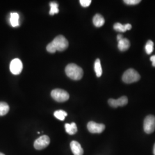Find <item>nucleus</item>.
Returning a JSON list of instances; mask_svg holds the SVG:
<instances>
[{"label":"nucleus","instance_id":"f257e3e1","mask_svg":"<svg viewBox=\"0 0 155 155\" xmlns=\"http://www.w3.org/2000/svg\"><path fill=\"white\" fill-rule=\"evenodd\" d=\"M68 47V42L66 38L63 35H59L47 45L46 49L48 52L54 54L56 51H63L66 50Z\"/></svg>","mask_w":155,"mask_h":155},{"label":"nucleus","instance_id":"f03ea898","mask_svg":"<svg viewBox=\"0 0 155 155\" xmlns=\"http://www.w3.org/2000/svg\"><path fill=\"white\" fill-rule=\"evenodd\" d=\"M65 72L67 76L72 80L78 81L83 77L82 68L74 63L68 64L65 68Z\"/></svg>","mask_w":155,"mask_h":155},{"label":"nucleus","instance_id":"7ed1b4c3","mask_svg":"<svg viewBox=\"0 0 155 155\" xmlns=\"http://www.w3.org/2000/svg\"><path fill=\"white\" fill-rule=\"evenodd\" d=\"M140 79V75L137 71L133 68H129L124 73L122 79L125 83H134L139 81Z\"/></svg>","mask_w":155,"mask_h":155},{"label":"nucleus","instance_id":"20e7f679","mask_svg":"<svg viewBox=\"0 0 155 155\" xmlns=\"http://www.w3.org/2000/svg\"><path fill=\"white\" fill-rule=\"evenodd\" d=\"M51 95L52 98L58 102H66L70 97L68 93L63 89H54L51 91Z\"/></svg>","mask_w":155,"mask_h":155},{"label":"nucleus","instance_id":"39448f33","mask_svg":"<svg viewBox=\"0 0 155 155\" xmlns=\"http://www.w3.org/2000/svg\"><path fill=\"white\" fill-rule=\"evenodd\" d=\"M144 132L147 134L153 133L155 130V117L149 115L145 117L144 121Z\"/></svg>","mask_w":155,"mask_h":155},{"label":"nucleus","instance_id":"423d86ee","mask_svg":"<svg viewBox=\"0 0 155 155\" xmlns=\"http://www.w3.org/2000/svg\"><path fill=\"white\" fill-rule=\"evenodd\" d=\"M50 143V137L47 135H44L35 140L34 143V147L36 150H43L47 147Z\"/></svg>","mask_w":155,"mask_h":155},{"label":"nucleus","instance_id":"0eeeda50","mask_svg":"<svg viewBox=\"0 0 155 155\" xmlns=\"http://www.w3.org/2000/svg\"><path fill=\"white\" fill-rule=\"evenodd\" d=\"M87 129L90 133H101L105 129V125L103 124H98L94 121H90L87 125Z\"/></svg>","mask_w":155,"mask_h":155},{"label":"nucleus","instance_id":"6e6552de","mask_svg":"<svg viewBox=\"0 0 155 155\" xmlns=\"http://www.w3.org/2000/svg\"><path fill=\"white\" fill-rule=\"evenodd\" d=\"M22 63L19 59H14L12 61L10 64V70L14 75L20 74L22 70Z\"/></svg>","mask_w":155,"mask_h":155},{"label":"nucleus","instance_id":"1a4fd4ad","mask_svg":"<svg viewBox=\"0 0 155 155\" xmlns=\"http://www.w3.org/2000/svg\"><path fill=\"white\" fill-rule=\"evenodd\" d=\"M128 99L126 96H122L117 100L114 99H109L108 101V104L111 107L116 108L119 106H124L127 105Z\"/></svg>","mask_w":155,"mask_h":155},{"label":"nucleus","instance_id":"9d476101","mask_svg":"<svg viewBox=\"0 0 155 155\" xmlns=\"http://www.w3.org/2000/svg\"><path fill=\"white\" fill-rule=\"evenodd\" d=\"M71 150L74 155H83V150L81 144L76 141H72L70 143Z\"/></svg>","mask_w":155,"mask_h":155},{"label":"nucleus","instance_id":"9b49d317","mask_svg":"<svg viewBox=\"0 0 155 155\" xmlns=\"http://www.w3.org/2000/svg\"><path fill=\"white\" fill-rule=\"evenodd\" d=\"M118 48L120 51L124 52L128 50L130 46V43L129 40L125 38H123L118 41Z\"/></svg>","mask_w":155,"mask_h":155},{"label":"nucleus","instance_id":"f8f14e48","mask_svg":"<svg viewBox=\"0 0 155 155\" xmlns=\"http://www.w3.org/2000/svg\"><path fill=\"white\" fill-rule=\"evenodd\" d=\"M113 28L114 29V30H116L117 32H125L127 30L131 29H132V25L130 24H125V25H122L121 23L117 22L114 25Z\"/></svg>","mask_w":155,"mask_h":155},{"label":"nucleus","instance_id":"ddd939ff","mask_svg":"<svg viewBox=\"0 0 155 155\" xmlns=\"http://www.w3.org/2000/svg\"><path fill=\"white\" fill-rule=\"evenodd\" d=\"M93 22L96 27H101L105 24V19L104 17L100 14H96L93 19Z\"/></svg>","mask_w":155,"mask_h":155},{"label":"nucleus","instance_id":"4468645a","mask_svg":"<svg viewBox=\"0 0 155 155\" xmlns=\"http://www.w3.org/2000/svg\"><path fill=\"white\" fill-rule=\"evenodd\" d=\"M65 129L67 133L70 135L75 134L77 132V127L75 123L72 122L71 124H66Z\"/></svg>","mask_w":155,"mask_h":155},{"label":"nucleus","instance_id":"2eb2a0df","mask_svg":"<svg viewBox=\"0 0 155 155\" xmlns=\"http://www.w3.org/2000/svg\"><path fill=\"white\" fill-rule=\"evenodd\" d=\"M9 21L13 27H16L19 25V15L17 13H11L10 15Z\"/></svg>","mask_w":155,"mask_h":155},{"label":"nucleus","instance_id":"dca6fc26","mask_svg":"<svg viewBox=\"0 0 155 155\" xmlns=\"http://www.w3.org/2000/svg\"><path fill=\"white\" fill-rule=\"evenodd\" d=\"M94 70L97 77H101L102 74V68L99 59H97L94 63Z\"/></svg>","mask_w":155,"mask_h":155},{"label":"nucleus","instance_id":"f3484780","mask_svg":"<svg viewBox=\"0 0 155 155\" xmlns=\"http://www.w3.org/2000/svg\"><path fill=\"white\" fill-rule=\"evenodd\" d=\"M9 110V106L7 103L0 102V116L6 115Z\"/></svg>","mask_w":155,"mask_h":155},{"label":"nucleus","instance_id":"a211bd4d","mask_svg":"<svg viewBox=\"0 0 155 155\" xmlns=\"http://www.w3.org/2000/svg\"><path fill=\"white\" fill-rule=\"evenodd\" d=\"M54 116L56 118L61 121H64L65 117L67 116V113L65 111L59 110L55 111L54 112Z\"/></svg>","mask_w":155,"mask_h":155},{"label":"nucleus","instance_id":"6ab92c4d","mask_svg":"<svg viewBox=\"0 0 155 155\" xmlns=\"http://www.w3.org/2000/svg\"><path fill=\"white\" fill-rule=\"evenodd\" d=\"M145 51L147 53V54H150L152 53L154 50V44L152 40H148L145 45Z\"/></svg>","mask_w":155,"mask_h":155},{"label":"nucleus","instance_id":"aec40b11","mask_svg":"<svg viewBox=\"0 0 155 155\" xmlns=\"http://www.w3.org/2000/svg\"><path fill=\"white\" fill-rule=\"evenodd\" d=\"M50 15H54L55 14L58 13L59 9H58V4L55 2H52L50 4Z\"/></svg>","mask_w":155,"mask_h":155},{"label":"nucleus","instance_id":"412c9836","mask_svg":"<svg viewBox=\"0 0 155 155\" xmlns=\"http://www.w3.org/2000/svg\"><path fill=\"white\" fill-rule=\"evenodd\" d=\"M141 2L140 0H124V2L129 5H135L139 4Z\"/></svg>","mask_w":155,"mask_h":155},{"label":"nucleus","instance_id":"4be33fe9","mask_svg":"<svg viewBox=\"0 0 155 155\" xmlns=\"http://www.w3.org/2000/svg\"><path fill=\"white\" fill-rule=\"evenodd\" d=\"M79 2H80L81 5L84 8L88 7L91 3V0H81Z\"/></svg>","mask_w":155,"mask_h":155},{"label":"nucleus","instance_id":"5701e85b","mask_svg":"<svg viewBox=\"0 0 155 155\" xmlns=\"http://www.w3.org/2000/svg\"><path fill=\"white\" fill-rule=\"evenodd\" d=\"M150 61L152 63V66L155 67V55L152 56L150 58Z\"/></svg>","mask_w":155,"mask_h":155},{"label":"nucleus","instance_id":"b1692460","mask_svg":"<svg viewBox=\"0 0 155 155\" xmlns=\"http://www.w3.org/2000/svg\"><path fill=\"white\" fill-rule=\"evenodd\" d=\"M123 38H123V36H122V35H121V34L118 35L117 36V41H120V40H121L123 39Z\"/></svg>","mask_w":155,"mask_h":155},{"label":"nucleus","instance_id":"393cba45","mask_svg":"<svg viewBox=\"0 0 155 155\" xmlns=\"http://www.w3.org/2000/svg\"><path fill=\"white\" fill-rule=\"evenodd\" d=\"M153 155H155V144L153 147Z\"/></svg>","mask_w":155,"mask_h":155},{"label":"nucleus","instance_id":"a878e982","mask_svg":"<svg viewBox=\"0 0 155 155\" xmlns=\"http://www.w3.org/2000/svg\"><path fill=\"white\" fill-rule=\"evenodd\" d=\"M0 155H5L4 153H0Z\"/></svg>","mask_w":155,"mask_h":155}]
</instances>
